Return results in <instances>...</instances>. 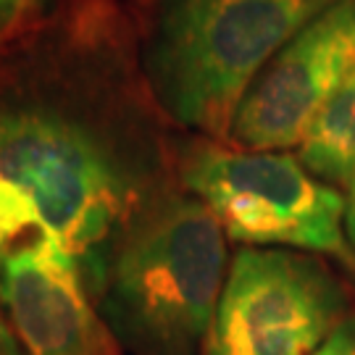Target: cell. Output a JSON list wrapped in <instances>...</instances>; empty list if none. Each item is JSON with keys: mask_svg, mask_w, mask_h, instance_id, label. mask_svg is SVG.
<instances>
[{"mask_svg": "<svg viewBox=\"0 0 355 355\" xmlns=\"http://www.w3.org/2000/svg\"><path fill=\"white\" fill-rule=\"evenodd\" d=\"M3 258H6V250H3V245H0V266H3Z\"/></svg>", "mask_w": 355, "mask_h": 355, "instance_id": "4fadbf2b", "label": "cell"}, {"mask_svg": "<svg viewBox=\"0 0 355 355\" xmlns=\"http://www.w3.org/2000/svg\"><path fill=\"white\" fill-rule=\"evenodd\" d=\"M227 261L221 221L171 182L129 216L87 292L132 355H205Z\"/></svg>", "mask_w": 355, "mask_h": 355, "instance_id": "7a4b0ae2", "label": "cell"}, {"mask_svg": "<svg viewBox=\"0 0 355 355\" xmlns=\"http://www.w3.org/2000/svg\"><path fill=\"white\" fill-rule=\"evenodd\" d=\"M164 124L116 0H58L0 45V182L85 284L129 216L177 182Z\"/></svg>", "mask_w": 355, "mask_h": 355, "instance_id": "6da1fadb", "label": "cell"}, {"mask_svg": "<svg viewBox=\"0 0 355 355\" xmlns=\"http://www.w3.org/2000/svg\"><path fill=\"white\" fill-rule=\"evenodd\" d=\"M347 200H345V234H347V242L355 253V182L347 187Z\"/></svg>", "mask_w": 355, "mask_h": 355, "instance_id": "7c38bea8", "label": "cell"}, {"mask_svg": "<svg viewBox=\"0 0 355 355\" xmlns=\"http://www.w3.org/2000/svg\"><path fill=\"white\" fill-rule=\"evenodd\" d=\"M347 318V297L321 261L284 248L232 258L205 355H311Z\"/></svg>", "mask_w": 355, "mask_h": 355, "instance_id": "5b68a950", "label": "cell"}, {"mask_svg": "<svg viewBox=\"0 0 355 355\" xmlns=\"http://www.w3.org/2000/svg\"><path fill=\"white\" fill-rule=\"evenodd\" d=\"M303 166L327 184L355 182V74L321 105L297 145Z\"/></svg>", "mask_w": 355, "mask_h": 355, "instance_id": "ba28073f", "label": "cell"}, {"mask_svg": "<svg viewBox=\"0 0 355 355\" xmlns=\"http://www.w3.org/2000/svg\"><path fill=\"white\" fill-rule=\"evenodd\" d=\"M0 355H24L16 331H13V327L3 313H0Z\"/></svg>", "mask_w": 355, "mask_h": 355, "instance_id": "8fae6325", "label": "cell"}, {"mask_svg": "<svg viewBox=\"0 0 355 355\" xmlns=\"http://www.w3.org/2000/svg\"><path fill=\"white\" fill-rule=\"evenodd\" d=\"M311 355H355V316H347L329 334V340Z\"/></svg>", "mask_w": 355, "mask_h": 355, "instance_id": "30bf717a", "label": "cell"}, {"mask_svg": "<svg viewBox=\"0 0 355 355\" xmlns=\"http://www.w3.org/2000/svg\"><path fill=\"white\" fill-rule=\"evenodd\" d=\"M355 74V0H334L282 48L248 89L229 145L290 150L313 116Z\"/></svg>", "mask_w": 355, "mask_h": 355, "instance_id": "8992f818", "label": "cell"}, {"mask_svg": "<svg viewBox=\"0 0 355 355\" xmlns=\"http://www.w3.org/2000/svg\"><path fill=\"white\" fill-rule=\"evenodd\" d=\"M58 0H0V45L35 24Z\"/></svg>", "mask_w": 355, "mask_h": 355, "instance_id": "9c48e42d", "label": "cell"}, {"mask_svg": "<svg viewBox=\"0 0 355 355\" xmlns=\"http://www.w3.org/2000/svg\"><path fill=\"white\" fill-rule=\"evenodd\" d=\"M174 179L248 248H297L355 266L345 198L287 150H242L198 137L174 145Z\"/></svg>", "mask_w": 355, "mask_h": 355, "instance_id": "277c9868", "label": "cell"}, {"mask_svg": "<svg viewBox=\"0 0 355 355\" xmlns=\"http://www.w3.org/2000/svg\"><path fill=\"white\" fill-rule=\"evenodd\" d=\"M334 0H137L132 29L145 85L168 124L229 142L268 61Z\"/></svg>", "mask_w": 355, "mask_h": 355, "instance_id": "3957f363", "label": "cell"}, {"mask_svg": "<svg viewBox=\"0 0 355 355\" xmlns=\"http://www.w3.org/2000/svg\"><path fill=\"white\" fill-rule=\"evenodd\" d=\"M0 305L24 355H121L76 261L48 232L6 250Z\"/></svg>", "mask_w": 355, "mask_h": 355, "instance_id": "52a82bcc", "label": "cell"}]
</instances>
